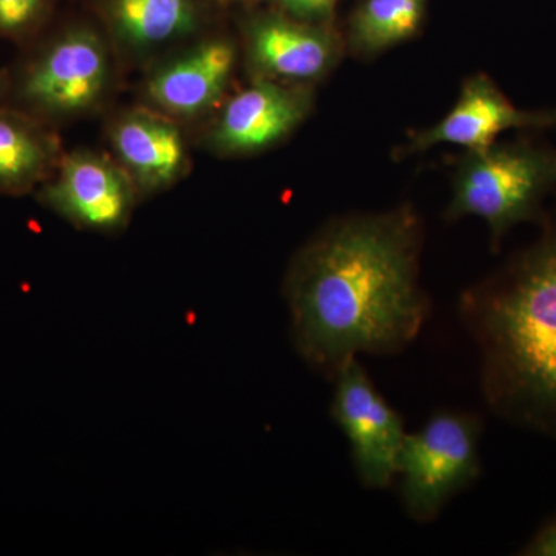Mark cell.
Here are the masks:
<instances>
[{
  "instance_id": "cell-1",
  "label": "cell",
  "mask_w": 556,
  "mask_h": 556,
  "mask_svg": "<svg viewBox=\"0 0 556 556\" xmlns=\"http://www.w3.org/2000/svg\"><path fill=\"white\" fill-rule=\"evenodd\" d=\"M420 223L408 206L327 226L299 252L285 295L300 356L334 379L358 354L390 356L419 336Z\"/></svg>"
},
{
  "instance_id": "cell-2",
  "label": "cell",
  "mask_w": 556,
  "mask_h": 556,
  "mask_svg": "<svg viewBox=\"0 0 556 556\" xmlns=\"http://www.w3.org/2000/svg\"><path fill=\"white\" fill-rule=\"evenodd\" d=\"M541 222L532 247L460 295L459 318L478 345L486 407L556 438V208Z\"/></svg>"
},
{
  "instance_id": "cell-3",
  "label": "cell",
  "mask_w": 556,
  "mask_h": 556,
  "mask_svg": "<svg viewBox=\"0 0 556 556\" xmlns=\"http://www.w3.org/2000/svg\"><path fill=\"white\" fill-rule=\"evenodd\" d=\"M555 186L556 150L526 141L493 144L460 163L447 217L484 219L497 248L518 223L543 219L541 201Z\"/></svg>"
},
{
  "instance_id": "cell-4",
  "label": "cell",
  "mask_w": 556,
  "mask_h": 556,
  "mask_svg": "<svg viewBox=\"0 0 556 556\" xmlns=\"http://www.w3.org/2000/svg\"><path fill=\"white\" fill-rule=\"evenodd\" d=\"M478 416L441 412L405 434L397 459L399 496L413 521H434L445 506L481 473Z\"/></svg>"
},
{
  "instance_id": "cell-5",
  "label": "cell",
  "mask_w": 556,
  "mask_h": 556,
  "mask_svg": "<svg viewBox=\"0 0 556 556\" xmlns=\"http://www.w3.org/2000/svg\"><path fill=\"white\" fill-rule=\"evenodd\" d=\"M108 50L93 31L70 30L51 39L27 62L17 79V97L42 115L83 112L108 87Z\"/></svg>"
},
{
  "instance_id": "cell-6",
  "label": "cell",
  "mask_w": 556,
  "mask_h": 556,
  "mask_svg": "<svg viewBox=\"0 0 556 556\" xmlns=\"http://www.w3.org/2000/svg\"><path fill=\"white\" fill-rule=\"evenodd\" d=\"M332 419L350 441L358 481L371 490H386L397 475L404 444V420L380 396L367 371L351 358L334 376Z\"/></svg>"
},
{
  "instance_id": "cell-7",
  "label": "cell",
  "mask_w": 556,
  "mask_h": 556,
  "mask_svg": "<svg viewBox=\"0 0 556 556\" xmlns=\"http://www.w3.org/2000/svg\"><path fill=\"white\" fill-rule=\"evenodd\" d=\"M40 201L79 228L115 230L134 207V181L102 156L76 152L60 163L56 177L40 190Z\"/></svg>"
},
{
  "instance_id": "cell-8",
  "label": "cell",
  "mask_w": 556,
  "mask_h": 556,
  "mask_svg": "<svg viewBox=\"0 0 556 556\" xmlns=\"http://www.w3.org/2000/svg\"><path fill=\"white\" fill-rule=\"evenodd\" d=\"M556 126V110H519L486 76L467 80L455 108L445 118L412 139L405 153L422 152L438 144H457L477 152L495 144L503 131Z\"/></svg>"
},
{
  "instance_id": "cell-9",
  "label": "cell",
  "mask_w": 556,
  "mask_h": 556,
  "mask_svg": "<svg viewBox=\"0 0 556 556\" xmlns=\"http://www.w3.org/2000/svg\"><path fill=\"white\" fill-rule=\"evenodd\" d=\"M305 91L278 80L258 79L226 104L212 142L222 152L252 153L268 149L291 134L308 115Z\"/></svg>"
},
{
  "instance_id": "cell-10",
  "label": "cell",
  "mask_w": 556,
  "mask_h": 556,
  "mask_svg": "<svg viewBox=\"0 0 556 556\" xmlns=\"http://www.w3.org/2000/svg\"><path fill=\"white\" fill-rule=\"evenodd\" d=\"M236 60V47L228 40L200 43L152 73L149 98L172 115H200L225 93Z\"/></svg>"
},
{
  "instance_id": "cell-11",
  "label": "cell",
  "mask_w": 556,
  "mask_h": 556,
  "mask_svg": "<svg viewBox=\"0 0 556 556\" xmlns=\"http://www.w3.org/2000/svg\"><path fill=\"white\" fill-rule=\"evenodd\" d=\"M249 60L263 78L302 83L320 78L334 64V40L298 22L269 17L249 30Z\"/></svg>"
},
{
  "instance_id": "cell-12",
  "label": "cell",
  "mask_w": 556,
  "mask_h": 556,
  "mask_svg": "<svg viewBox=\"0 0 556 556\" xmlns=\"http://www.w3.org/2000/svg\"><path fill=\"white\" fill-rule=\"evenodd\" d=\"M112 141L124 170L139 188H167L185 170V139L163 116L144 110L127 113L113 127Z\"/></svg>"
},
{
  "instance_id": "cell-13",
  "label": "cell",
  "mask_w": 556,
  "mask_h": 556,
  "mask_svg": "<svg viewBox=\"0 0 556 556\" xmlns=\"http://www.w3.org/2000/svg\"><path fill=\"white\" fill-rule=\"evenodd\" d=\"M58 142L38 119L0 108V192L24 193L49 178Z\"/></svg>"
},
{
  "instance_id": "cell-14",
  "label": "cell",
  "mask_w": 556,
  "mask_h": 556,
  "mask_svg": "<svg viewBox=\"0 0 556 556\" xmlns=\"http://www.w3.org/2000/svg\"><path fill=\"white\" fill-rule=\"evenodd\" d=\"M116 35L131 49H152L193 30L190 0H112Z\"/></svg>"
},
{
  "instance_id": "cell-15",
  "label": "cell",
  "mask_w": 556,
  "mask_h": 556,
  "mask_svg": "<svg viewBox=\"0 0 556 556\" xmlns=\"http://www.w3.org/2000/svg\"><path fill=\"white\" fill-rule=\"evenodd\" d=\"M426 0H367L353 22V43L361 53H378L412 38Z\"/></svg>"
},
{
  "instance_id": "cell-16",
  "label": "cell",
  "mask_w": 556,
  "mask_h": 556,
  "mask_svg": "<svg viewBox=\"0 0 556 556\" xmlns=\"http://www.w3.org/2000/svg\"><path fill=\"white\" fill-rule=\"evenodd\" d=\"M47 0H0V36L24 38L46 13Z\"/></svg>"
},
{
  "instance_id": "cell-17",
  "label": "cell",
  "mask_w": 556,
  "mask_h": 556,
  "mask_svg": "<svg viewBox=\"0 0 556 556\" xmlns=\"http://www.w3.org/2000/svg\"><path fill=\"white\" fill-rule=\"evenodd\" d=\"M278 2L302 20H320L334 9L338 0H278Z\"/></svg>"
},
{
  "instance_id": "cell-18",
  "label": "cell",
  "mask_w": 556,
  "mask_h": 556,
  "mask_svg": "<svg viewBox=\"0 0 556 556\" xmlns=\"http://www.w3.org/2000/svg\"><path fill=\"white\" fill-rule=\"evenodd\" d=\"M525 555L530 556H556V518L544 526L535 538L527 544Z\"/></svg>"
},
{
  "instance_id": "cell-19",
  "label": "cell",
  "mask_w": 556,
  "mask_h": 556,
  "mask_svg": "<svg viewBox=\"0 0 556 556\" xmlns=\"http://www.w3.org/2000/svg\"><path fill=\"white\" fill-rule=\"evenodd\" d=\"M2 83H3V78H2V75H0V91H2Z\"/></svg>"
}]
</instances>
